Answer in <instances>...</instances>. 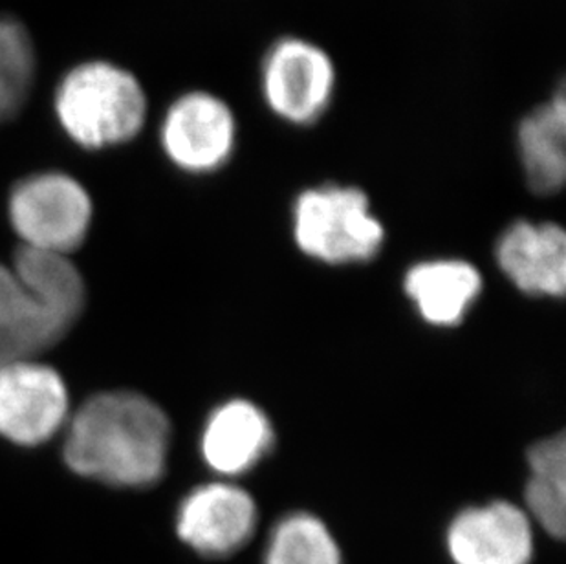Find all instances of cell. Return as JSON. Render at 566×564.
<instances>
[{"mask_svg":"<svg viewBox=\"0 0 566 564\" xmlns=\"http://www.w3.org/2000/svg\"><path fill=\"white\" fill-rule=\"evenodd\" d=\"M264 564H342V554L328 528L300 511L273 528Z\"/></svg>","mask_w":566,"mask_h":564,"instance_id":"e0dca14e","label":"cell"},{"mask_svg":"<svg viewBox=\"0 0 566 564\" xmlns=\"http://www.w3.org/2000/svg\"><path fill=\"white\" fill-rule=\"evenodd\" d=\"M273 446L268 416L247 399L220 405L202 432V457L209 468L226 477L247 473Z\"/></svg>","mask_w":566,"mask_h":564,"instance_id":"8fae6325","label":"cell"},{"mask_svg":"<svg viewBox=\"0 0 566 564\" xmlns=\"http://www.w3.org/2000/svg\"><path fill=\"white\" fill-rule=\"evenodd\" d=\"M530 480L526 504L535 521L546 533L562 539L566 522V440L546 438L528 451Z\"/></svg>","mask_w":566,"mask_h":564,"instance_id":"2e32d148","label":"cell"},{"mask_svg":"<svg viewBox=\"0 0 566 564\" xmlns=\"http://www.w3.org/2000/svg\"><path fill=\"white\" fill-rule=\"evenodd\" d=\"M499 267L530 295L562 297L566 288V237L559 226L517 222L499 239Z\"/></svg>","mask_w":566,"mask_h":564,"instance_id":"30bf717a","label":"cell"},{"mask_svg":"<svg viewBox=\"0 0 566 564\" xmlns=\"http://www.w3.org/2000/svg\"><path fill=\"white\" fill-rule=\"evenodd\" d=\"M565 92L534 108L517 128V147L524 176L532 191L554 195L566 178Z\"/></svg>","mask_w":566,"mask_h":564,"instance_id":"4fadbf2b","label":"cell"},{"mask_svg":"<svg viewBox=\"0 0 566 564\" xmlns=\"http://www.w3.org/2000/svg\"><path fill=\"white\" fill-rule=\"evenodd\" d=\"M70 395L54 367L22 359L0 370V437L38 448L69 424Z\"/></svg>","mask_w":566,"mask_h":564,"instance_id":"8992f818","label":"cell"},{"mask_svg":"<svg viewBox=\"0 0 566 564\" xmlns=\"http://www.w3.org/2000/svg\"><path fill=\"white\" fill-rule=\"evenodd\" d=\"M336 81L331 55L308 39H279L262 59V100L290 125L305 127L321 119L332 105Z\"/></svg>","mask_w":566,"mask_h":564,"instance_id":"5b68a950","label":"cell"},{"mask_svg":"<svg viewBox=\"0 0 566 564\" xmlns=\"http://www.w3.org/2000/svg\"><path fill=\"white\" fill-rule=\"evenodd\" d=\"M171 424L147 396L107 390L86 399L64 427L74 473L116 488H149L166 473Z\"/></svg>","mask_w":566,"mask_h":564,"instance_id":"6da1fadb","label":"cell"},{"mask_svg":"<svg viewBox=\"0 0 566 564\" xmlns=\"http://www.w3.org/2000/svg\"><path fill=\"white\" fill-rule=\"evenodd\" d=\"M11 268L28 292L70 331L83 314L86 293L85 281L69 255L21 248Z\"/></svg>","mask_w":566,"mask_h":564,"instance_id":"9a60e30c","label":"cell"},{"mask_svg":"<svg viewBox=\"0 0 566 564\" xmlns=\"http://www.w3.org/2000/svg\"><path fill=\"white\" fill-rule=\"evenodd\" d=\"M35 74L28 33L19 22L0 17V123L15 116L27 102Z\"/></svg>","mask_w":566,"mask_h":564,"instance_id":"ac0fdd59","label":"cell"},{"mask_svg":"<svg viewBox=\"0 0 566 564\" xmlns=\"http://www.w3.org/2000/svg\"><path fill=\"white\" fill-rule=\"evenodd\" d=\"M255 526V501L224 482L195 488L178 508V537L206 557L233 554L250 541Z\"/></svg>","mask_w":566,"mask_h":564,"instance_id":"ba28073f","label":"cell"},{"mask_svg":"<svg viewBox=\"0 0 566 564\" xmlns=\"http://www.w3.org/2000/svg\"><path fill=\"white\" fill-rule=\"evenodd\" d=\"M294 237L306 255L328 264H347L373 259L385 233L361 189L321 186L306 189L295 200Z\"/></svg>","mask_w":566,"mask_h":564,"instance_id":"3957f363","label":"cell"},{"mask_svg":"<svg viewBox=\"0 0 566 564\" xmlns=\"http://www.w3.org/2000/svg\"><path fill=\"white\" fill-rule=\"evenodd\" d=\"M10 220L22 248L69 255L91 229L92 200L72 176L41 173L13 187Z\"/></svg>","mask_w":566,"mask_h":564,"instance_id":"277c9868","label":"cell"},{"mask_svg":"<svg viewBox=\"0 0 566 564\" xmlns=\"http://www.w3.org/2000/svg\"><path fill=\"white\" fill-rule=\"evenodd\" d=\"M55 114L75 144L107 149L138 136L147 119V97L127 70L92 61L64 75L55 92Z\"/></svg>","mask_w":566,"mask_h":564,"instance_id":"7a4b0ae2","label":"cell"},{"mask_svg":"<svg viewBox=\"0 0 566 564\" xmlns=\"http://www.w3.org/2000/svg\"><path fill=\"white\" fill-rule=\"evenodd\" d=\"M69 332L28 288L13 268L0 262V370L11 363L35 359Z\"/></svg>","mask_w":566,"mask_h":564,"instance_id":"7c38bea8","label":"cell"},{"mask_svg":"<svg viewBox=\"0 0 566 564\" xmlns=\"http://www.w3.org/2000/svg\"><path fill=\"white\" fill-rule=\"evenodd\" d=\"M161 149L178 169L208 175L224 167L237 145V117L209 92H188L169 105L160 125Z\"/></svg>","mask_w":566,"mask_h":564,"instance_id":"52a82bcc","label":"cell"},{"mask_svg":"<svg viewBox=\"0 0 566 564\" xmlns=\"http://www.w3.org/2000/svg\"><path fill=\"white\" fill-rule=\"evenodd\" d=\"M481 290V273L464 261L422 262L406 275L407 295L423 320L437 326L459 325Z\"/></svg>","mask_w":566,"mask_h":564,"instance_id":"5bb4252c","label":"cell"},{"mask_svg":"<svg viewBox=\"0 0 566 564\" xmlns=\"http://www.w3.org/2000/svg\"><path fill=\"white\" fill-rule=\"evenodd\" d=\"M454 564H530L534 537L528 516L510 502L460 511L449 524Z\"/></svg>","mask_w":566,"mask_h":564,"instance_id":"9c48e42d","label":"cell"}]
</instances>
